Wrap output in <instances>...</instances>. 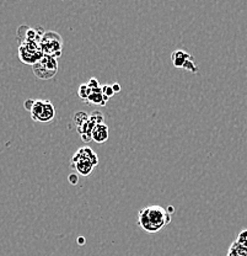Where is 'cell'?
Segmentation results:
<instances>
[{
	"instance_id": "cell-1",
	"label": "cell",
	"mask_w": 247,
	"mask_h": 256,
	"mask_svg": "<svg viewBox=\"0 0 247 256\" xmlns=\"http://www.w3.org/2000/svg\"><path fill=\"white\" fill-rule=\"evenodd\" d=\"M171 214L166 208L154 204L142 208L138 213V224L143 230L148 233H158L171 223Z\"/></svg>"
},
{
	"instance_id": "cell-2",
	"label": "cell",
	"mask_w": 247,
	"mask_h": 256,
	"mask_svg": "<svg viewBox=\"0 0 247 256\" xmlns=\"http://www.w3.org/2000/svg\"><path fill=\"white\" fill-rule=\"evenodd\" d=\"M63 42L62 36L55 31H44L39 47H41L43 56H49L53 58H59L63 53Z\"/></svg>"
},
{
	"instance_id": "cell-3",
	"label": "cell",
	"mask_w": 247,
	"mask_h": 256,
	"mask_svg": "<svg viewBox=\"0 0 247 256\" xmlns=\"http://www.w3.org/2000/svg\"><path fill=\"white\" fill-rule=\"evenodd\" d=\"M18 44H18L17 56L22 63L33 66L34 63H37L43 57V53H42L38 42L25 40V41L18 42Z\"/></svg>"
},
{
	"instance_id": "cell-4",
	"label": "cell",
	"mask_w": 247,
	"mask_h": 256,
	"mask_svg": "<svg viewBox=\"0 0 247 256\" xmlns=\"http://www.w3.org/2000/svg\"><path fill=\"white\" fill-rule=\"evenodd\" d=\"M33 74L38 79L48 80L55 76L58 73V60L57 58L43 56L41 60L32 66Z\"/></svg>"
},
{
	"instance_id": "cell-5",
	"label": "cell",
	"mask_w": 247,
	"mask_h": 256,
	"mask_svg": "<svg viewBox=\"0 0 247 256\" xmlns=\"http://www.w3.org/2000/svg\"><path fill=\"white\" fill-rule=\"evenodd\" d=\"M31 117L36 122H50L55 117V108L49 100H34L30 110Z\"/></svg>"
},
{
	"instance_id": "cell-6",
	"label": "cell",
	"mask_w": 247,
	"mask_h": 256,
	"mask_svg": "<svg viewBox=\"0 0 247 256\" xmlns=\"http://www.w3.org/2000/svg\"><path fill=\"white\" fill-rule=\"evenodd\" d=\"M172 64H174L176 68L185 69V70L191 72V73H197L198 66H196L195 58L191 53H188L185 50H176L175 52H172L171 54Z\"/></svg>"
},
{
	"instance_id": "cell-7",
	"label": "cell",
	"mask_w": 247,
	"mask_h": 256,
	"mask_svg": "<svg viewBox=\"0 0 247 256\" xmlns=\"http://www.w3.org/2000/svg\"><path fill=\"white\" fill-rule=\"evenodd\" d=\"M103 124V114L100 111H94L91 114H89V120L82 124L81 127L78 128L79 134L81 136V140L85 143H89L90 140H92L91 133L96 124Z\"/></svg>"
},
{
	"instance_id": "cell-8",
	"label": "cell",
	"mask_w": 247,
	"mask_h": 256,
	"mask_svg": "<svg viewBox=\"0 0 247 256\" xmlns=\"http://www.w3.org/2000/svg\"><path fill=\"white\" fill-rule=\"evenodd\" d=\"M71 160H87V162H92L95 166H97L99 164V158H97V154L92 150L90 146H82L76 150V153L73 156Z\"/></svg>"
},
{
	"instance_id": "cell-9",
	"label": "cell",
	"mask_w": 247,
	"mask_h": 256,
	"mask_svg": "<svg viewBox=\"0 0 247 256\" xmlns=\"http://www.w3.org/2000/svg\"><path fill=\"white\" fill-rule=\"evenodd\" d=\"M71 168L75 169L82 176H89L95 169V165L87 160H71Z\"/></svg>"
},
{
	"instance_id": "cell-10",
	"label": "cell",
	"mask_w": 247,
	"mask_h": 256,
	"mask_svg": "<svg viewBox=\"0 0 247 256\" xmlns=\"http://www.w3.org/2000/svg\"><path fill=\"white\" fill-rule=\"evenodd\" d=\"M92 140L96 143H105L108 140V126L105 124H100L95 126L91 133Z\"/></svg>"
},
{
	"instance_id": "cell-11",
	"label": "cell",
	"mask_w": 247,
	"mask_h": 256,
	"mask_svg": "<svg viewBox=\"0 0 247 256\" xmlns=\"http://www.w3.org/2000/svg\"><path fill=\"white\" fill-rule=\"evenodd\" d=\"M108 98L106 96L102 95L101 92H91V94L89 95L87 98L86 102L87 104H92V105H97V106H105L107 104Z\"/></svg>"
},
{
	"instance_id": "cell-12",
	"label": "cell",
	"mask_w": 247,
	"mask_h": 256,
	"mask_svg": "<svg viewBox=\"0 0 247 256\" xmlns=\"http://www.w3.org/2000/svg\"><path fill=\"white\" fill-rule=\"evenodd\" d=\"M227 256H247V245L240 244V242H238L235 240L231 244Z\"/></svg>"
},
{
	"instance_id": "cell-13",
	"label": "cell",
	"mask_w": 247,
	"mask_h": 256,
	"mask_svg": "<svg viewBox=\"0 0 247 256\" xmlns=\"http://www.w3.org/2000/svg\"><path fill=\"white\" fill-rule=\"evenodd\" d=\"M87 120H89V114L84 111L76 112V114H74V124H75L76 128L81 127L82 124L87 121Z\"/></svg>"
},
{
	"instance_id": "cell-14",
	"label": "cell",
	"mask_w": 247,
	"mask_h": 256,
	"mask_svg": "<svg viewBox=\"0 0 247 256\" xmlns=\"http://www.w3.org/2000/svg\"><path fill=\"white\" fill-rule=\"evenodd\" d=\"M91 94V89H89V86H87L86 84H82L79 86V90H78V95L80 96V98L84 102H86L87 98H89V95Z\"/></svg>"
},
{
	"instance_id": "cell-15",
	"label": "cell",
	"mask_w": 247,
	"mask_h": 256,
	"mask_svg": "<svg viewBox=\"0 0 247 256\" xmlns=\"http://www.w3.org/2000/svg\"><path fill=\"white\" fill-rule=\"evenodd\" d=\"M101 92H102V95L106 96L108 100H110V98L115 95V92H113L112 86H111V85H103V86H101Z\"/></svg>"
},
{
	"instance_id": "cell-16",
	"label": "cell",
	"mask_w": 247,
	"mask_h": 256,
	"mask_svg": "<svg viewBox=\"0 0 247 256\" xmlns=\"http://www.w3.org/2000/svg\"><path fill=\"white\" fill-rule=\"evenodd\" d=\"M87 86H89V89L91 90H96V89H100L101 85L99 82V80H97L96 78H91L89 80V82H87Z\"/></svg>"
},
{
	"instance_id": "cell-17",
	"label": "cell",
	"mask_w": 247,
	"mask_h": 256,
	"mask_svg": "<svg viewBox=\"0 0 247 256\" xmlns=\"http://www.w3.org/2000/svg\"><path fill=\"white\" fill-rule=\"evenodd\" d=\"M236 242H240V244H243V245H247V229L246 230H243L240 234H239Z\"/></svg>"
},
{
	"instance_id": "cell-18",
	"label": "cell",
	"mask_w": 247,
	"mask_h": 256,
	"mask_svg": "<svg viewBox=\"0 0 247 256\" xmlns=\"http://www.w3.org/2000/svg\"><path fill=\"white\" fill-rule=\"evenodd\" d=\"M33 104H34V100H33V98H27V100H26L25 102H23V106H25L26 110H27L28 112H30L31 108H32Z\"/></svg>"
},
{
	"instance_id": "cell-19",
	"label": "cell",
	"mask_w": 247,
	"mask_h": 256,
	"mask_svg": "<svg viewBox=\"0 0 247 256\" xmlns=\"http://www.w3.org/2000/svg\"><path fill=\"white\" fill-rule=\"evenodd\" d=\"M69 181H70V184H73V185H76V184L79 182L78 174H70V175H69Z\"/></svg>"
},
{
	"instance_id": "cell-20",
	"label": "cell",
	"mask_w": 247,
	"mask_h": 256,
	"mask_svg": "<svg viewBox=\"0 0 247 256\" xmlns=\"http://www.w3.org/2000/svg\"><path fill=\"white\" fill-rule=\"evenodd\" d=\"M111 86H112V90H113V92H115V94L121 92V85H119L118 82H115V84L111 85Z\"/></svg>"
},
{
	"instance_id": "cell-21",
	"label": "cell",
	"mask_w": 247,
	"mask_h": 256,
	"mask_svg": "<svg viewBox=\"0 0 247 256\" xmlns=\"http://www.w3.org/2000/svg\"><path fill=\"white\" fill-rule=\"evenodd\" d=\"M166 210L170 214H172V212H175V208H172V206H169V208H166Z\"/></svg>"
}]
</instances>
